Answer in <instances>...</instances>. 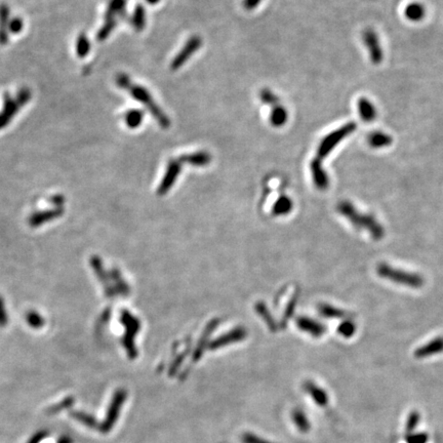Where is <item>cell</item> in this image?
Instances as JSON below:
<instances>
[{"label": "cell", "instance_id": "1", "mask_svg": "<svg viewBox=\"0 0 443 443\" xmlns=\"http://www.w3.org/2000/svg\"><path fill=\"white\" fill-rule=\"evenodd\" d=\"M339 212L360 231H366L374 240H381L385 236L384 227L369 213L359 211L350 201L343 200L338 204Z\"/></svg>", "mask_w": 443, "mask_h": 443}, {"label": "cell", "instance_id": "2", "mask_svg": "<svg viewBox=\"0 0 443 443\" xmlns=\"http://www.w3.org/2000/svg\"><path fill=\"white\" fill-rule=\"evenodd\" d=\"M376 273L380 277L384 279L411 289H420L425 283V279L420 274L407 272L405 270L392 267L385 263L378 265Z\"/></svg>", "mask_w": 443, "mask_h": 443}, {"label": "cell", "instance_id": "3", "mask_svg": "<svg viewBox=\"0 0 443 443\" xmlns=\"http://www.w3.org/2000/svg\"><path fill=\"white\" fill-rule=\"evenodd\" d=\"M127 91L136 101H138L139 103L144 105L149 110V112L151 113L153 118L158 122V124L162 128H168L170 126L169 118L161 110V108L158 106V104L155 103L153 97L151 96V94L149 93V91L147 88H145L141 85H137V84L131 83Z\"/></svg>", "mask_w": 443, "mask_h": 443}, {"label": "cell", "instance_id": "4", "mask_svg": "<svg viewBox=\"0 0 443 443\" xmlns=\"http://www.w3.org/2000/svg\"><path fill=\"white\" fill-rule=\"evenodd\" d=\"M126 0H110L105 15V22L97 34V39L104 41L117 26L118 20L125 15Z\"/></svg>", "mask_w": 443, "mask_h": 443}, {"label": "cell", "instance_id": "5", "mask_svg": "<svg viewBox=\"0 0 443 443\" xmlns=\"http://www.w3.org/2000/svg\"><path fill=\"white\" fill-rule=\"evenodd\" d=\"M357 128L355 122H348L338 129L326 135L320 142L317 149V158L324 159L345 138L353 134Z\"/></svg>", "mask_w": 443, "mask_h": 443}, {"label": "cell", "instance_id": "6", "mask_svg": "<svg viewBox=\"0 0 443 443\" xmlns=\"http://www.w3.org/2000/svg\"><path fill=\"white\" fill-rule=\"evenodd\" d=\"M201 46H202V39L200 38V36H198V35L191 36L186 41V43L184 45L182 50L175 55V57L171 61L170 69L172 71H176L180 68H182L184 66V64L188 60H190V58L196 52H198V50L201 48Z\"/></svg>", "mask_w": 443, "mask_h": 443}, {"label": "cell", "instance_id": "7", "mask_svg": "<svg viewBox=\"0 0 443 443\" xmlns=\"http://www.w3.org/2000/svg\"><path fill=\"white\" fill-rule=\"evenodd\" d=\"M362 40L368 52L371 63L374 65L381 64L384 59V53L381 47L380 38L375 31L370 28L365 29L362 33Z\"/></svg>", "mask_w": 443, "mask_h": 443}, {"label": "cell", "instance_id": "8", "mask_svg": "<svg viewBox=\"0 0 443 443\" xmlns=\"http://www.w3.org/2000/svg\"><path fill=\"white\" fill-rule=\"evenodd\" d=\"M126 399V392L124 390H118L111 402V405L109 407L108 410V414L106 417V420L102 424V426L100 427L101 431L103 432H109L112 427L114 426V424L116 423L119 412H120V408L123 405L124 401Z\"/></svg>", "mask_w": 443, "mask_h": 443}, {"label": "cell", "instance_id": "9", "mask_svg": "<svg viewBox=\"0 0 443 443\" xmlns=\"http://www.w3.org/2000/svg\"><path fill=\"white\" fill-rule=\"evenodd\" d=\"M121 322H122V323L127 327V328H126V335H125V338H124V341H123L124 347H125V349H126V351H127L129 357H130V358H134V357H136V355H137V351H136L135 346H134L132 338H134V335H135V334L137 333V330H138L139 322H138V320H137L136 318H134V316L130 315L127 311H122V314H121Z\"/></svg>", "mask_w": 443, "mask_h": 443}, {"label": "cell", "instance_id": "10", "mask_svg": "<svg viewBox=\"0 0 443 443\" xmlns=\"http://www.w3.org/2000/svg\"><path fill=\"white\" fill-rule=\"evenodd\" d=\"M23 105L16 98H12L9 93H6L4 96V108L0 112V129L6 127L11 120L16 116V114L20 111Z\"/></svg>", "mask_w": 443, "mask_h": 443}, {"label": "cell", "instance_id": "11", "mask_svg": "<svg viewBox=\"0 0 443 443\" xmlns=\"http://www.w3.org/2000/svg\"><path fill=\"white\" fill-rule=\"evenodd\" d=\"M64 213V208L63 207H55L52 209H48V210H42V211H36L33 214H31V216L28 219V223L30 225V227L32 228H37L50 220L56 219L60 216H62Z\"/></svg>", "mask_w": 443, "mask_h": 443}, {"label": "cell", "instance_id": "12", "mask_svg": "<svg viewBox=\"0 0 443 443\" xmlns=\"http://www.w3.org/2000/svg\"><path fill=\"white\" fill-rule=\"evenodd\" d=\"M90 262H91L92 268L95 271V274L97 275V277L101 281L102 285L104 286V290H105V293H106L107 297L108 298H113L116 293H115V290L112 289V286H111V284L109 282V277H108V275H107V273H106V271H105V269L103 267L102 260L99 257L94 256V257H92V259H91Z\"/></svg>", "mask_w": 443, "mask_h": 443}, {"label": "cell", "instance_id": "13", "mask_svg": "<svg viewBox=\"0 0 443 443\" xmlns=\"http://www.w3.org/2000/svg\"><path fill=\"white\" fill-rule=\"evenodd\" d=\"M443 352V337H437L414 351V357L423 359Z\"/></svg>", "mask_w": 443, "mask_h": 443}, {"label": "cell", "instance_id": "14", "mask_svg": "<svg viewBox=\"0 0 443 443\" xmlns=\"http://www.w3.org/2000/svg\"><path fill=\"white\" fill-rule=\"evenodd\" d=\"M312 176L314 184L319 190H325L329 186V176L327 175L326 171L323 169L321 165V160L319 158H315L311 161L310 164Z\"/></svg>", "mask_w": 443, "mask_h": 443}, {"label": "cell", "instance_id": "15", "mask_svg": "<svg viewBox=\"0 0 443 443\" xmlns=\"http://www.w3.org/2000/svg\"><path fill=\"white\" fill-rule=\"evenodd\" d=\"M181 170V161L180 160H171L168 163L166 173L163 178V181L160 185V192H165L169 189V187L175 182Z\"/></svg>", "mask_w": 443, "mask_h": 443}, {"label": "cell", "instance_id": "16", "mask_svg": "<svg viewBox=\"0 0 443 443\" xmlns=\"http://www.w3.org/2000/svg\"><path fill=\"white\" fill-rule=\"evenodd\" d=\"M357 109L360 118L364 122H371L376 117V109L367 98H360L357 103Z\"/></svg>", "mask_w": 443, "mask_h": 443}, {"label": "cell", "instance_id": "17", "mask_svg": "<svg viewBox=\"0 0 443 443\" xmlns=\"http://www.w3.org/2000/svg\"><path fill=\"white\" fill-rule=\"evenodd\" d=\"M392 143H393L392 137L381 130H374L367 136V144L373 149L386 148L390 146Z\"/></svg>", "mask_w": 443, "mask_h": 443}, {"label": "cell", "instance_id": "18", "mask_svg": "<svg viewBox=\"0 0 443 443\" xmlns=\"http://www.w3.org/2000/svg\"><path fill=\"white\" fill-rule=\"evenodd\" d=\"M305 389L309 393V395L313 398L315 403L321 407H324L328 403V395L327 393L320 387H318L316 384L312 382H307L305 384Z\"/></svg>", "mask_w": 443, "mask_h": 443}, {"label": "cell", "instance_id": "19", "mask_svg": "<svg viewBox=\"0 0 443 443\" xmlns=\"http://www.w3.org/2000/svg\"><path fill=\"white\" fill-rule=\"evenodd\" d=\"M9 17L10 10L7 6H0V45L5 46L9 41Z\"/></svg>", "mask_w": 443, "mask_h": 443}, {"label": "cell", "instance_id": "20", "mask_svg": "<svg viewBox=\"0 0 443 443\" xmlns=\"http://www.w3.org/2000/svg\"><path fill=\"white\" fill-rule=\"evenodd\" d=\"M210 159H211V157L207 152L198 151L195 153L183 155L182 157H180L179 160L181 162H187V163H190V164L195 165V166H204L210 162Z\"/></svg>", "mask_w": 443, "mask_h": 443}, {"label": "cell", "instance_id": "21", "mask_svg": "<svg viewBox=\"0 0 443 443\" xmlns=\"http://www.w3.org/2000/svg\"><path fill=\"white\" fill-rule=\"evenodd\" d=\"M299 325L303 330L311 334L312 336H314L316 338L321 337L325 333V326L323 324H321L320 322H317L313 319L301 318L299 320Z\"/></svg>", "mask_w": 443, "mask_h": 443}, {"label": "cell", "instance_id": "22", "mask_svg": "<svg viewBox=\"0 0 443 443\" xmlns=\"http://www.w3.org/2000/svg\"><path fill=\"white\" fill-rule=\"evenodd\" d=\"M404 15L406 19L411 22H419L425 18L426 9L419 3H411L406 6L404 10Z\"/></svg>", "mask_w": 443, "mask_h": 443}, {"label": "cell", "instance_id": "23", "mask_svg": "<svg viewBox=\"0 0 443 443\" xmlns=\"http://www.w3.org/2000/svg\"><path fill=\"white\" fill-rule=\"evenodd\" d=\"M289 119V112L280 105H276L270 112V123L274 127L283 126Z\"/></svg>", "mask_w": 443, "mask_h": 443}, {"label": "cell", "instance_id": "24", "mask_svg": "<svg viewBox=\"0 0 443 443\" xmlns=\"http://www.w3.org/2000/svg\"><path fill=\"white\" fill-rule=\"evenodd\" d=\"M130 24L137 32H141L146 27V12L142 5H138L130 18Z\"/></svg>", "mask_w": 443, "mask_h": 443}, {"label": "cell", "instance_id": "25", "mask_svg": "<svg viewBox=\"0 0 443 443\" xmlns=\"http://www.w3.org/2000/svg\"><path fill=\"white\" fill-rule=\"evenodd\" d=\"M319 313L322 316L328 318H348L351 316V313H349L348 311H344L330 305L319 306Z\"/></svg>", "mask_w": 443, "mask_h": 443}, {"label": "cell", "instance_id": "26", "mask_svg": "<svg viewBox=\"0 0 443 443\" xmlns=\"http://www.w3.org/2000/svg\"><path fill=\"white\" fill-rule=\"evenodd\" d=\"M144 119V112L142 110H138V109H132L126 112L124 120L126 125L129 128H138Z\"/></svg>", "mask_w": 443, "mask_h": 443}, {"label": "cell", "instance_id": "27", "mask_svg": "<svg viewBox=\"0 0 443 443\" xmlns=\"http://www.w3.org/2000/svg\"><path fill=\"white\" fill-rule=\"evenodd\" d=\"M293 420L295 423V425L297 426V428L301 431V432H308L311 428L310 422L307 417V415L305 414V412H303L301 409H296L294 410L293 414H292Z\"/></svg>", "mask_w": 443, "mask_h": 443}, {"label": "cell", "instance_id": "28", "mask_svg": "<svg viewBox=\"0 0 443 443\" xmlns=\"http://www.w3.org/2000/svg\"><path fill=\"white\" fill-rule=\"evenodd\" d=\"M356 323L354 322V320H351L349 318H347L346 320H344L338 327V333L343 336L344 338H351L352 336L355 335L356 333Z\"/></svg>", "mask_w": 443, "mask_h": 443}, {"label": "cell", "instance_id": "29", "mask_svg": "<svg viewBox=\"0 0 443 443\" xmlns=\"http://www.w3.org/2000/svg\"><path fill=\"white\" fill-rule=\"evenodd\" d=\"M91 51V43L88 38L86 37V35L84 33H81L78 38H77V42H76V53L78 55L79 58H84L86 55H88Z\"/></svg>", "mask_w": 443, "mask_h": 443}, {"label": "cell", "instance_id": "30", "mask_svg": "<svg viewBox=\"0 0 443 443\" xmlns=\"http://www.w3.org/2000/svg\"><path fill=\"white\" fill-rule=\"evenodd\" d=\"M26 320L27 323L34 329H40L46 324L45 318L36 311H29L26 314Z\"/></svg>", "mask_w": 443, "mask_h": 443}, {"label": "cell", "instance_id": "31", "mask_svg": "<svg viewBox=\"0 0 443 443\" xmlns=\"http://www.w3.org/2000/svg\"><path fill=\"white\" fill-rule=\"evenodd\" d=\"M420 422V414L418 411L416 410H412L411 412H409L406 423H405V432L406 434H410L413 433L414 430L416 429L417 425Z\"/></svg>", "mask_w": 443, "mask_h": 443}, {"label": "cell", "instance_id": "32", "mask_svg": "<svg viewBox=\"0 0 443 443\" xmlns=\"http://www.w3.org/2000/svg\"><path fill=\"white\" fill-rule=\"evenodd\" d=\"M260 100L267 105H271V106H276L279 103V98L270 90L268 88H264L260 92Z\"/></svg>", "mask_w": 443, "mask_h": 443}, {"label": "cell", "instance_id": "33", "mask_svg": "<svg viewBox=\"0 0 443 443\" xmlns=\"http://www.w3.org/2000/svg\"><path fill=\"white\" fill-rule=\"evenodd\" d=\"M111 278L114 280V282L116 283V289H117V291L120 293V294H122V295H126L127 293H128V287H127V285L125 284V282L123 281V279L121 278V276H120V273H119V271L118 270H116V269H113L112 270V272H111Z\"/></svg>", "mask_w": 443, "mask_h": 443}, {"label": "cell", "instance_id": "34", "mask_svg": "<svg viewBox=\"0 0 443 443\" xmlns=\"http://www.w3.org/2000/svg\"><path fill=\"white\" fill-rule=\"evenodd\" d=\"M406 443H427L429 441V435L425 432L410 433L406 435Z\"/></svg>", "mask_w": 443, "mask_h": 443}, {"label": "cell", "instance_id": "35", "mask_svg": "<svg viewBox=\"0 0 443 443\" xmlns=\"http://www.w3.org/2000/svg\"><path fill=\"white\" fill-rule=\"evenodd\" d=\"M242 442L243 443H274L252 433H245L242 436Z\"/></svg>", "mask_w": 443, "mask_h": 443}, {"label": "cell", "instance_id": "36", "mask_svg": "<svg viewBox=\"0 0 443 443\" xmlns=\"http://www.w3.org/2000/svg\"><path fill=\"white\" fill-rule=\"evenodd\" d=\"M132 82L130 81V78L125 73H119L116 76V84L122 88V90H128Z\"/></svg>", "mask_w": 443, "mask_h": 443}, {"label": "cell", "instance_id": "37", "mask_svg": "<svg viewBox=\"0 0 443 443\" xmlns=\"http://www.w3.org/2000/svg\"><path fill=\"white\" fill-rule=\"evenodd\" d=\"M24 24L20 18H16L9 23V31L13 34H19L23 30Z\"/></svg>", "mask_w": 443, "mask_h": 443}, {"label": "cell", "instance_id": "38", "mask_svg": "<svg viewBox=\"0 0 443 443\" xmlns=\"http://www.w3.org/2000/svg\"><path fill=\"white\" fill-rule=\"evenodd\" d=\"M73 415H74L78 420L82 422L83 424H85V425H87V426H91V427L96 426V420H95L94 418H92L91 416H88L87 414H85V413H82V412H74Z\"/></svg>", "mask_w": 443, "mask_h": 443}, {"label": "cell", "instance_id": "39", "mask_svg": "<svg viewBox=\"0 0 443 443\" xmlns=\"http://www.w3.org/2000/svg\"><path fill=\"white\" fill-rule=\"evenodd\" d=\"M8 314L5 307V301L0 297V326H5L8 323Z\"/></svg>", "mask_w": 443, "mask_h": 443}, {"label": "cell", "instance_id": "40", "mask_svg": "<svg viewBox=\"0 0 443 443\" xmlns=\"http://www.w3.org/2000/svg\"><path fill=\"white\" fill-rule=\"evenodd\" d=\"M262 3V0H243V7L246 10L248 11H253L255 10L260 4Z\"/></svg>", "mask_w": 443, "mask_h": 443}, {"label": "cell", "instance_id": "41", "mask_svg": "<svg viewBox=\"0 0 443 443\" xmlns=\"http://www.w3.org/2000/svg\"><path fill=\"white\" fill-rule=\"evenodd\" d=\"M50 201L56 206V207H63L64 203H65V197L63 195H54Z\"/></svg>", "mask_w": 443, "mask_h": 443}, {"label": "cell", "instance_id": "42", "mask_svg": "<svg viewBox=\"0 0 443 443\" xmlns=\"http://www.w3.org/2000/svg\"><path fill=\"white\" fill-rule=\"evenodd\" d=\"M42 438H43V434H38L35 438H33V439L31 440L30 443H37L38 440H40V439H42Z\"/></svg>", "mask_w": 443, "mask_h": 443}, {"label": "cell", "instance_id": "43", "mask_svg": "<svg viewBox=\"0 0 443 443\" xmlns=\"http://www.w3.org/2000/svg\"><path fill=\"white\" fill-rule=\"evenodd\" d=\"M146 2L149 4V5H152V6H154V5H157V4H159V2L160 0H146Z\"/></svg>", "mask_w": 443, "mask_h": 443}]
</instances>
